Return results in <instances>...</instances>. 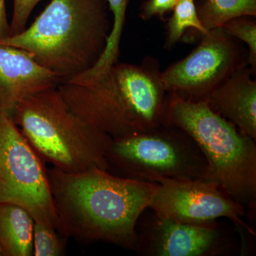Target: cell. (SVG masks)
<instances>
[{
  "mask_svg": "<svg viewBox=\"0 0 256 256\" xmlns=\"http://www.w3.org/2000/svg\"><path fill=\"white\" fill-rule=\"evenodd\" d=\"M47 172L62 235L137 250L138 220L149 208L156 183L98 169L66 173L52 168Z\"/></svg>",
  "mask_w": 256,
  "mask_h": 256,
  "instance_id": "6da1fadb",
  "label": "cell"
},
{
  "mask_svg": "<svg viewBox=\"0 0 256 256\" xmlns=\"http://www.w3.org/2000/svg\"><path fill=\"white\" fill-rule=\"evenodd\" d=\"M107 0H52L33 23L0 44L28 52L60 82L100 60L112 28Z\"/></svg>",
  "mask_w": 256,
  "mask_h": 256,
  "instance_id": "7a4b0ae2",
  "label": "cell"
},
{
  "mask_svg": "<svg viewBox=\"0 0 256 256\" xmlns=\"http://www.w3.org/2000/svg\"><path fill=\"white\" fill-rule=\"evenodd\" d=\"M188 133L208 164L205 180L214 183L240 204L255 210L256 140L240 132L212 110L205 100L169 94L164 124Z\"/></svg>",
  "mask_w": 256,
  "mask_h": 256,
  "instance_id": "3957f363",
  "label": "cell"
},
{
  "mask_svg": "<svg viewBox=\"0 0 256 256\" xmlns=\"http://www.w3.org/2000/svg\"><path fill=\"white\" fill-rule=\"evenodd\" d=\"M12 119L38 156L66 173L107 171L106 154L112 138L75 114L57 86L20 104Z\"/></svg>",
  "mask_w": 256,
  "mask_h": 256,
  "instance_id": "277c9868",
  "label": "cell"
},
{
  "mask_svg": "<svg viewBox=\"0 0 256 256\" xmlns=\"http://www.w3.org/2000/svg\"><path fill=\"white\" fill-rule=\"evenodd\" d=\"M107 171L121 178L156 183L159 180H205L208 164L193 139L175 126L112 138Z\"/></svg>",
  "mask_w": 256,
  "mask_h": 256,
  "instance_id": "5b68a950",
  "label": "cell"
},
{
  "mask_svg": "<svg viewBox=\"0 0 256 256\" xmlns=\"http://www.w3.org/2000/svg\"><path fill=\"white\" fill-rule=\"evenodd\" d=\"M23 207L34 220L58 228V216L44 162L12 118L0 112V204Z\"/></svg>",
  "mask_w": 256,
  "mask_h": 256,
  "instance_id": "8992f818",
  "label": "cell"
},
{
  "mask_svg": "<svg viewBox=\"0 0 256 256\" xmlns=\"http://www.w3.org/2000/svg\"><path fill=\"white\" fill-rule=\"evenodd\" d=\"M248 66V52L222 28L202 35L200 44L183 60L162 72L168 94L188 100H205L242 67Z\"/></svg>",
  "mask_w": 256,
  "mask_h": 256,
  "instance_id": "52a82bcc",
  "label": "cell"
},
{
  "mask_svg": "<svg viewBox=\"0 0 256 256\" xmlns=\"http://www.w3.org/2000/svg\"><path fill=\"white\" fill-rule=\"evenodd\" d=\"M149 208L158 216L184 223L207 224L228 218L254 235L242 220L246 208L206 180H159Z\"/></svg>",
  "mask_w": 256,
  "mask_h": 256,
  "instance_id": "ba28073f",
  "label": "cell"
},
{
  "mask_svg": "<svg viewBox=\"0 0 256 256\" xmlns=\"http://www.w3.org/2000/svg\"><path fill=\"white\" fill-rule=\"evenodd\" d=\"M107 74L116 108L131 132L148 130L164 124L169 94L156 58L146 57L140 65L117 62Z\"/></svg>",
  "mask_w": 256,
  "mask_h": 256,
  "instance_id": "9c48e42d",
  "label": "cell"
},
{
  "mask_svg": "<svg viewBox=\"0 0 256 256\" xmlns=\"http://www.w3.org/2000/svg\"><path fill=\"white\" fill-rule=\"evenodd\" d=\"M152 216L137 232L136 252L150 256H216L232 248V240L218 222L184 223Z\"/></svg>",
  "mask_w": 256,
  "mask_h": 256,
  "instance_id": "30bf717a",
  "label": "cell"
},
{
  "mask_svg": "<svg viewBox=\"0 0 256 256\" xmlns=\"http://www.w3.org/2000/svg\"><path fill=\"white\" fill-rule=\"evenodd\" d=\"M60 80L26 50L0 44V112L12 118L24 100Z\"/></svg>",
  "mask_w": 256,
  "mask_h": 256,
  "instance_id": "8fae6325",
  "label": "cell"
},
{
  "mask_svg": "<svg viewBox=\"0 0 256 256\" xmlns=\"http://www.w3.org/2000/svg\"><path fill=\"white\" fill-rule=\"evenodd\" d=\"M252 74L249 66L242 67L203 100L240 132L256 140V82Z\"/></svg>",
  "mask_w": 256,
  "mask_h": 256,
  "instance_id": "7c38bea8",
  "label": "cell"
},
{
  "mask_svg": "<svg viewBox=\"0 0 256 256\" xmlns=\"http://www.w3.org/2000/svg\"><path fill=\"white\" fill-rule=\"evenodd\" d=\"M34 223L23 207L0 204V256H33Z\"/></svg>",
  "mask_w": 256,
  "mask_h": 256,
  "instance_id": "4fadbf2b",
  "label": "cell"
},
{
  "mask_svg": "<svg viewBox=\"0 0 256 256\" xmlns=\"http://www.w3.org/2000/svg\"><path fill=\"white\" fill-rule=\"evenodd\" d=\"M196 10L208 32L237 16H256V0H204Z\"/></svg>",
  "mask_w": 256,
  "mask_h": 256,
  "instance_id": "5bb4252c",
  "label": "cell"
},
{
  "mask_svg": "<svg viewBox=\"0 0 256 256\" xmlns=\"http://www.w3.org/2000/svg\"><path fill=\"white\" fill-rule=\"evenodd\" d=\"M190 28H194L202 35L208 32L202 25L194 0H178L168 24L166 46H174Z\"/></svg>",
  "mask_w": 256,
  "mask_h": 256,
  "instance_id": "9a60e30c",
  "label": "cell"
},
{
  "mask_svg": "<svg viewBox=\"0 0 256 256\" xmlns=\"http://www.w3.org/2000/svg\"><path fill=\"white\" fill-rule=\"evenodd\" d=\"M130 0H107L109 10L112 14V28L105 50L96 67L98 70H106L117 63L120 54V44L126 21Z\"/></svg>",
  "mask_w": 256,
  "mask_h": 256,
  "instance_id": "2e32d148",
  "label": "cell"
},
{
  "mask_svg": "<svg viewBox=\"0 0 256 256\" xmlns=\"http://www.w3.org/2000/svg\"><path fill=\"white\" fill-rule=\"evenodd\" d=\"M67 240L68 238L62 235L54 226L46 222L34 220L33 256H64Z\"/></svg>",
  "mask_w": 256,
  "mask_h": 256,
  "instance_id": "e0dca14e",
  "label": "cell"
},
{
  "mask_svg": "<svg viewBox=\"0 0 256 256\" xmlns=\"http://www.w3.org/2000/svg\"><path fill=\"white\" fill-rule=\"evenodd\" d=\"M230 36L246 45L248 50V66L252 73L256 70V16H240L232 18L222 26Z\"/></svg>",
  "mask_w": 256,
  "mask_h": 256,
  "instance_id": "ac0fdd59",
  "label": "cell"
},
{
  "mask_svg": "<svg viewBox=\"0 0 256 256\" xmlns=\"http://www.w3.org/2000/svg\"><path fill=\"white\" fill-rule=\"evenodd\" d=\"M42 0H13V12L10 22V36L20 34L26 28L32 12Z\"/></svg>",
  "mask_w": 256,
  "mask_h": 256,
  "instance_id": "d6986e66",
  "label": "cell"
},
{
  "mask_svg": "<svg viewBox=\"0 0 256 256\" xmlns=\"http://www.w3.org/2000/svg\"><path fill=\"white\" fill-rule=\"evenodd\" d=\"M178 0H148L143 4L140 16L143 20L153 16L163 18L168 12L174 9Z\"/></svg>",
  "mask_w": 256,
  "mask_h": 256,
  "instance_id": "ffe728a7",
  "label": "cell"
},
{
  "mask_svg": "<svg viewBox=\"0 0 256 256\" xmlns=\"http://www.w3.org/2000/svg\"><path fill=\"white\" fill-rule=\"evenodd\" d=\"M10 24L6 15L5 0H0V42L10 36Z\"/></svg>",
  "mask_w": 256,
  "mask_h": 256,
  "instance_id": "44dd1931",
  "label": "cell"
}]
</instances>
